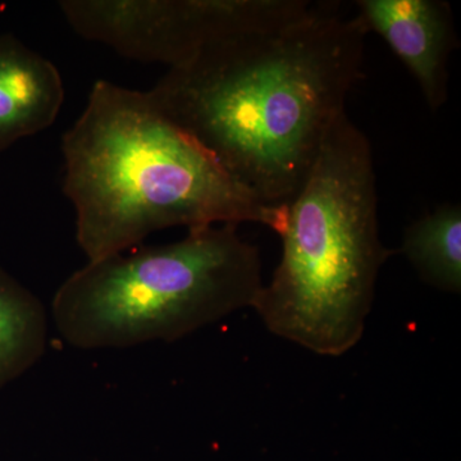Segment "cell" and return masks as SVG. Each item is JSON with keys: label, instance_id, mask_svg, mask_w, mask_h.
<instances>
[{"label": "cell", "instance_id": "cell-1", "mask_svg": "<svg viewBox=\"0 0 461 461\" xmlns=\"http://www.w3.org/2000/svg\"><path fill=\"white\" fill-rule=\"evenodd\" d=\"M366 35L357 14L314 3L297 20L209 45L148 93L260 203L288 206L363 78Z\"/></svg>", "mask_w": 461, "mask_h": 461}, {"label": "cell", "instance_id": "cell-2", "mask_svg": "<svg viewBox=\"0 0 461 461\" xmlns=\"http://www.w3.org/2000/svg\"><path fill=\"white\" fill-rule=\"evenodd\" d=\"M63 194L87 260L126 253L169 227L264 224L285 232L288 206H268L157 107L149 93L99 80L63 135Z\"/></svg>", "mask_w": 461, "mask_h": 461}, {"label": "cell", "instance_id": "cell-3", "mask_svg": "<svg viewBox=\"0 0 461 461\" xmlns=\"http://www.w3.org/2000/svg\"><path fill=\"white\" fill-rule=\"evenodd\" d=\"M375 184L371 142L342 114L288 205L281 262L251 306L273 335L323 357L363 338L393 254L379 238Z\"/></svg>", "mask_w": 461, "mask_h": 461}, {"label": "cell", "instance_id": "cell-4", "mask_svg": "<svg viewBox=\"0 0 461 461\" xmlns=\"http://www.w3.org/2000/svg\"><path fill=\"white\" fill-rule=\"evenodd\" d=\"M236 224L189 230L180 241L89 260L58 288V332L83 350L172 342L240 309L263 286L256 245Z\"/></svg>", "mask_w": 461, "mask_h": 461}, {"label": "cell", "instance_id": "cell-5", "mask_svg": "<svg viewBox=\"0 0 461 461\" xmlns=\"http://www.w3.org/2000/svg\"><path fill=\"white\" fill-rule=\"evenodd\" d=\"M308 0H65L68 25L118 54L169 68L209 45L305 16Z\"/></svg>", "mask_w": 461, "mask_h": 461}, {"label": "cell", "instance_id": "cell-6", "mask_svg": "<svg viewBox=\"0 0 461 461\" xmlns=\"http://www.w3.org/2000/svg\"><path fill=\"white\" fill-rule=\"evenodd\" d=\"M366 32L381 36L437 111L447 100L448 58L456 48L453 12L441 0H357Z\"/></svg>", "mask_w": 461, "mask_h": 461}, {"label": "cell", "instance_id": "cell-7", "mask_svg": "<svg viewBox=\"0 0 461 461\" xmlns=\"http://www.w3.org/2000/svg\"><path fill=\"white\" fill-rule=\"evenodd\" d=\"M63 102L57 67L16 36L0 35V151L50 127Z\"/></svg>", "mask_w": 461, "mask_h": 461}, {"label": "cell", "instance_id": "cell-8", "mask_svg": "<svg viewBox=\"0 0 461 461\" xmlns=\"http://www.w3.org/2000/svg\"><path fill=\"white\" fill-rule=\"evenodd\" d=\"M48 315L35 294L0 268V390L45 353Z\"/></svg>", "mask_w": 461, "mask_h": 461}, {"label": "cell", "instance_id": "cell-9", "mask_svg": "<svg viewBox=\"0 0 461 461\" xmlns=\"http://www.w3.org/2000/svg\"><path fill=\"white\" fill-rule=\"evenodd\" d=\"M402 253L421 280L459 294L461 290V208L442 204L405 230Z\"/></svg>", "mask_w": 461, "mask_h": 461}]
</instances>
